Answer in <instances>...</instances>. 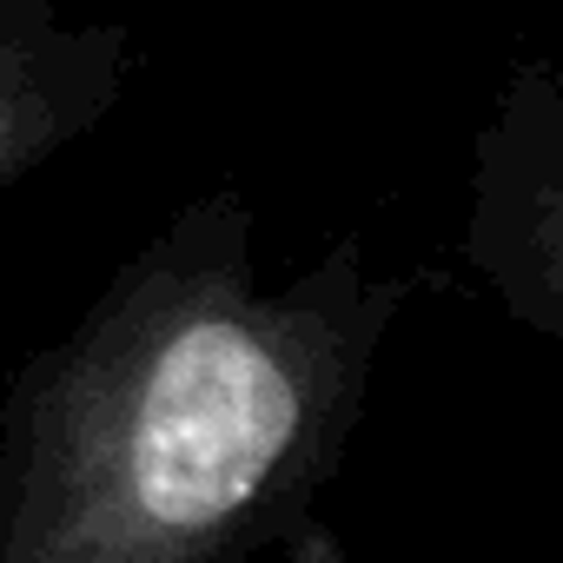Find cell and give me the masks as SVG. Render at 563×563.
Instances as JSON below:
<instances>
[{
	"mask_svg": "<svg viewBox=\"0 0 563 563\" xmlns=\"http://www.w3.org/2000/svg\"><path fill=\"white\" fill-rule=\"evenodd\" d=\"M418 292L365 232L265 278L239 186L179 199L0 391V563L299 556Z\"/></svg>",
	"mask_w": 563,
	"mask_h": 563,
	"instance_id": "6da1fadb",
	"label": "cell"
},
{
	"mask_svg": "<svg viewBox=\"0 0 563 563\" xmlns=\"http://www.w3.org/2000/svg\"><path fill=\"white\" fill-rule=\"evenodd\" d=\"M464 265L523 332H563V93L543 54L504 80L471 146Z\"/></svg>",
	"mask_w": 563,
	"mask_h": 563,
	"instance_id": "7a4b0ae2",
	"label": "cell"
},
{
	"mask_svg": "<svg viewBox=\"0 0 563 563\" xmlns=\"http://www.w3.org/2000/svg\"><path fill=\"white\" fill-rule=\"evenodd\" d=\"M140 60L120 21H67L54 0H0V192L80 146L126 100Z\"/></svg>",
	"mask_w": 563,
	"mask_h": 563,
	"instance_id": "3957f363",
	"label": "cell"
}]
</instances>
